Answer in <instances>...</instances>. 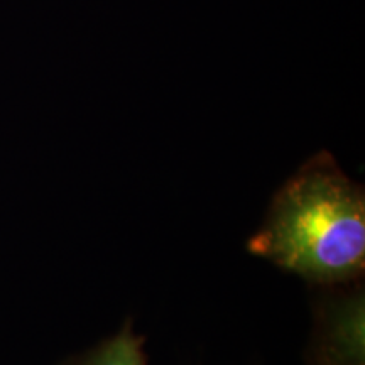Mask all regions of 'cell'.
Masks as SVG:
<instances>
[{
    "mask_svg": "<svg viewBox=\"0 0 365 365\" xmlns=\"http://www.w3.org/2000/svg\"><path fill=\"white\" fill-rule=\"evenodd\" d=\"M247 250L319 286L362 279L364 186L330 153L314 154L274 195Z\"/></svg>",
    "mask_w": 365,
    "mask_h": 365,
    "instance_id": "6da1fadb",
    "label": "cell"
},
{
    "mask_svg": "<svg viewBox=\"0 0 365 365\" xmlns=\"http://www.w3.org/2000/svg\"><path fill=\"white\" fill-rule=\"evenodd\" d=\"M331 284L314 303L308 365H364V287Z\"/></svg>",
    "mask_w": 365,
    "mask_h": 365,
    "instance_id": "7a4b0ae2",
    "label": "cell"
},
{
    "mask_svg": "<svg viewBox=\"0 0 365 365\" xmlns=\"http://www.w3.org/2000/svg\"><path fill=\"white\" fill-rule=\"evenodd\" d=\"M144 341V336L135 335L132 322L127 319L117 335L103 340L88 352L65 360L61 365H148Z\"/></svg>",
    "mask_w": 365,
    "mask_h": 365,
    "instance_id": "3957f363",
    "label": "cell"
}]
</instances>
